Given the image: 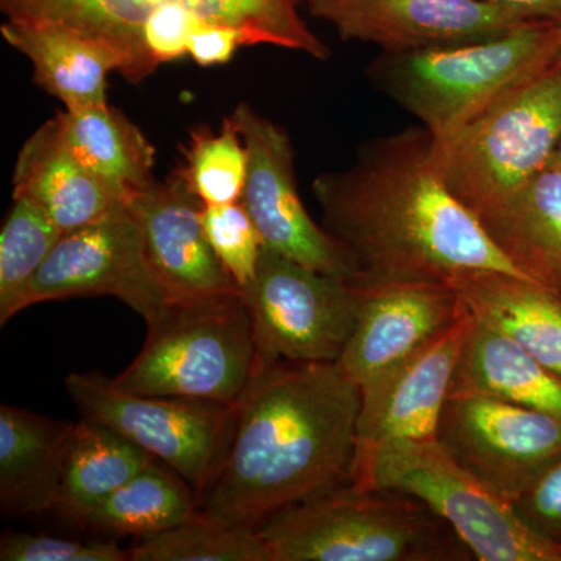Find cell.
Listing matches in <instances>:
<instances>
[{"label": "cell", "instance_id": "cell-27", "mask_svg": "<svg viewBox=\"0 0 561 561\" xmlns=\"http://www.w3.org/2000/svg\"><path fill=\"white\" fill-rule=\"evenodd\" d=\"M62 234L43 206L25 195H13V205L0 231L2 327L24 311L28 287Z\"/></svg>", "mask_w": 561, "mask_h": 561}, {"label": "cell", "instance_id": "cell-19", "mask_svg": "<svg viewBox=\"0 0 561 561\" xmlns=\"http://www.w3.org/2000/svg\"><path fill=\"white\" fill-rule=\"evenodd\" d=\"M13 184V195H25L43 206L62 232L88 227L127 206L119 192L77 160L55 117L25 140Z\"/></svg>", "mask_w": 561, "mask_h": 561}, {"label": "cell", "instance_id": "cell-10", "mask_svg": "<svg viewBox=\"0 0 561 561\" xmlns=\"http://www.w3.org/2000/svg\"><path fill=\"white\" fill-rule=\"evenodd\" d=\"M66 389L81 416L110 427L179 472L198 501L230 443L236 405L150 397L101 373H72Z\"/></svg>", "mask_w": 561, "mask_h": 561}, {"label": "cell", "instance_id": "cell-7", "mask_svg": "<svg viewBox=\"0 0 561 561\" xmlns=\"http://www.w3.org/2000/svg\"><path fill=\"white\" fill-rule=\"evenodd\" d=\"M560 139L561 66L553 65L460 130L434 138L432 162L481 221L552 160Z\"/></svg>", "mask_w": 561, "mask_h": 561}, {"label": "cell", "instance_id": "cell-32", "mask_svg": "<svg viewBox=\"0 0 561 561\" xmlns=\"http://www.w3.org/2000/svg\"><path fill=\"white\" fill-rule=\"evenodd\" d=\"M512 505L538 537L561 546V459L542 472Z\"/></svg>", "mask_w": 561, "mask_h": 561}, {"label": "cell", "instance_id": "cell-1", "mask_svg": "<svg viewBox=\"0 0 561 561\" xmlns=\"http://www.w3.org/2000/svg\"><path fill=\"white\" fill-rule=\"evenodd\" d=\"M432 144L421 125L405 128L362 146L343 171L313 180L323 228L353 265V283L453 286L489 271L526 278L443 183Z\"/></svg>", "mask_w": 561, "mask_h": 561}, {"label": "cell", "instance_id": "cell-17", "mask_svg": "<svg viewBox=\"0 0 561 561\" xmlns=\"http://www.w3.org/2000/svg\"><path fill=\"white\" fill-rule=\"evenodd\" d=\"M147 256L169 301L213 300L241 294L203 228V202L180 172L127 198Z\"/></svg>", "mask_w": 561, "mask_h": 561}, {"label": "cell", "instance_id": "cell-14", "mask_svg": "<svg viewBox=\"0 0 561 561\" xmlns=\"http://www.w3.org/2000/svg\"><path fill=\"white\" fill-rule=\"evenodd\" d=\"M342 39L409 51L491 38L527 21L489 0H308Z\"/></svg>", "mask_w": 561, "mask_h": 561}, {"label": "cell", "instance_id": "cell-31", "mask_svg": "<svg viewBox=\"0 0 561 561\" xmlns=\"http://www.w3.org/2000/svg\"><path fill=\"white\" fill-rule=\"evenodd\" d=\"M2 561H130V553L113 540L80 541L49 535L5 531L0 540Z\"/></svg>", "mask_w": 561, "mask_h": 561}, {"label": "cell", "instance_id": "cell-22", "mask_svg": "<svg viewBox=\"0 0 561 561\" xmlns=\"http://www.w3.org/2000/svg\"><path fill=\"white\" fill-rule=\"evenodd\" d=\"M476 319L511 337L561 378V297L504 272H476L453 284Z\"/></svg>", "mask_w": 561, "mask_h": 561}, {"label": "cell", "instance_id": "cell-13", "mask_svg": "<svg viewBox=\"0 0 561 561\" xmlns=\"http://www.w3.org/2000/svg\"><path fill=\"white\" fill-rule=\"evenodd\" d=\"M101 295L125 302L146 323L157 319L169 302L127 206L61 236L28 287L25 309L39 302Z\"/></svg>", "mask_w": 561, "mask_h": 561}, {"label": "cell", "instance_id": "cell-36", "mask_svg": "<svg viewBox=\"0 0 561 561\" xmlns=\"http://www.w3.org/2000/svg\"><path fill=\"white\" fill-rule=\"evenodd\" d=\"M556 158H557V162H559V165L561 169V139H560L559 147H557Z\"/></svg>", "mask_w": 561, "mask_h": 561}, {"label": "cell", "instance_id": "cell-26", "mask_svg": "<svg viewBox=\"0 0 561 561\" xmlns=\"http://www.w3.org/2000/svg\"><path fill=\"white\" fill-rule=\"evenodd\" d=\"M198 513L194 489L171 467L154 460L101 502L83 526L110 537H151Z\"/></svg>", "mask_w": 561, "mask_h": 561}, {"label": "cell", "instance_id": "cell-6", "mask_svg": "<svg viewBox=\"0 0 561 561\" xmlns=\"http://www.w3.org/2000/svg\"><path fill=\"white\" fill-rule=\"evenodd\" d=\"M147 328L138 357L113 378L122 390L234 405L260 368L243 291L169 301Z\"/></svg>", "mask_w": 561, "mask_h": 561}, {"label": "cell", "instance_id": "cell-35", "mask_svg": "<svg viewBox=\"0 0 561 561\" xmlns=\"http://www.w3.org/2000/svg\"><path fill=\"white\" fill-rule=\"evenodd\" d=\"M559 25H560V43H559V50H557L556 65L561 66V20H559Z\"/></svg>", "mask_w": 561, "mask_h": 561}, {"label": "cell", "instance_id": "cell-3", "mask_svg": "<svg viewBox=\"0 0 561 561\" xmlns=\"http://www.w3.org/2000/svg\"><path fill=\"white\" fill-rule=\"evenodd\" d=\"M301 0H0L7 20L49 22L110 47L121 76L139 83L190 55L213 25L236 28L249 46H273L328 60L331 50L308 27Z\"/></svg>", "mask_w": 561, "mask_h": 561}, {"label": "cell", "instance_id": "cell-9", "mask_svg": "<svg viewBox=\"0 0 561 561\" xmlns=\"http://www.w3.org/2000/svg\"><path fill=\"white\" fill-rule=\"evenodd\" d=\"M242 291L260 365L341 359L359 316L356 284L264 247L254 278Z\"/></svg>", "mask_w": 561, "mask_h": 561}, {"label": "cell", "instance_id": "cell-29", "mask_svg": "<svg viewBox=\"0 0 561 561\" xmlns=\"http://www.w3.org/2000/svg\"><path fill=\"white\" fill-rule=\"evenodd\" d=\"M184 168L179 172L203 205L241 202L249 157L230 116L219 133L209 127L192 130L184 147Z\"/></svg>", "mask_w": 561, "mask_h": 561}, {"label": "cell", "instance_id": "cell-15", "mask_svg": "<svg viewBox=\"0 0 561 561\" xmlns=\"http://www.w3.org/2000/svg\"><path fill=\"white\" fill-rule=\"evenodd\" d=\"M472 320L468 311L408 359L360 387L354 459L387 443L437 440L443 409L451 394Z\"/></svg>", "mask_w": 561, "mask_h": 561}, {"label": "cell", "instance_id": "cell-30", "mask_svg": "<svg viewBox=\"0 0 561 561\" xmlns=\"http://www.w3.org/2000/svg\"><path fill=\"white\" fill-rule=\"evenodd\" d=\"M203 228L224 267L241 289L254 278L264 243L241 202L203 205Z\"/></svg>", "mask_w": 561, "mask_h": 561}, {"label": "cell", "instance_id": "cell-8", "mask_svg": "<svg viewBox=\"0 0 561 561\" xmlns=\"http://www.w3.org/2000/svg\"><path fill=\"white\" fill-rule=\"evenodd\" d=\"M419 497L481 561H561V546L538 537L512 502L461 468L437 440L378 446L354 459L351 481Z\"/></svg>", "mask_w": 561, "mask_h": 561}, {"label": "cell", "instance_id": "cell-34", "mask_svg": "<svg viewBox=\"0 0 561 561\" xmlns=\"http://www.w3.org/2000/svg\"><path fill=\"white\" fill-rule=\"evenodd\" d=\"M507 7L526 20H561V0H489Z\"/></svg>", "mask_w": 561, "mask_h": 561}, {"label": "cell", "instance_id": "cell-24", "mask_svg": "<svg viewBox=\"0 0 561 561\" xmlns=\"http://www.w3.org/2000/svg\"><path fill=\"white\" fill-rule=\"evenodd\" d=\"M55 121L77 160L125 201L157 181L153 146L108 102L58 111Z\"/></svg>", "mask_w": 561, "mask_h": 561}, {"label": "cell", "instance_id": "cell-28", "mask_svg": "<svg viewBox=\"0 0 561 561\" xmlns=\"http://www.w3.org/2000/svg\"><path fill=\"white\" fill-rule=\"evenodd\" d=\"M128 553L130 561H272L260 530L201 511L173 529L138 538Z\"/></svg>", "mask_w": 561, "mask_h": 561}, {"label": "cell", "instance_id": "cell-33", "mask_svg": "<svg viewBox=\"0 0 561 561\" xmlns=\"http://www.w3.org/2000/svg\"><path fill=\"white\" fill-rule=\"evenodd\" d=\"M241 46H249L245 35L236 28L213 25L191 41L190 57L203 68L227 65Z\"/></svg>", "mask_w": 561, "mask_h": 561}, {"label": "cell", "instance_id": "cell-5", "mask_svg": "<svg viewBox=\"0 0 561 561\" xmlns=\"http://www.w3.org/2000/svg\"><path fill=\"white\" fill-rule=\"evenodd\" d=\"M272 561H468L471 549L419 497L342 483L257 527Z\"/></svg>", "mask_w": 561, "mask_h": 561}, {"label": "cell", "instance_id": "cell-4", "mask_svg": "<svg viewBox=\"0 0 561 561\" xmlns=\"http://www.w3.org/2000/svg\"><path fill=\"white\" fill-rule=\"evenodd\" d=\"M559 43V21L527 20L471 43L381 51L368 62L367 79L443 139L556 65Z\"/></svg>", "mask_w": 561, "mask_h": 561}, {"label": "cell", "instance_id": "cell-12", "mask_svg": "<svg viewBox=\"0 0 561 561\" xmlns=\"http://www.w3.org/2000/svg\"><path fill=\"white\" fill-rule=\"evenodd\" d=\"M230 117L249 157L241 203L265 249L353 283L356 272L348 257L302 205L295 176V150L287 131L249 103L236 106Z\"/></svg>", "mask_w": 561, "mask_h": 561}, {"label": "cell", "instance_id": "cell-18", "mask_svg": "<svg viewBox=\"0 0 561 561\" xmlns=\"http://www.w3.org/2000/svg\"><path fill=\"white\" fill-rule=\"evenodd\" d=\"M77 424L2 404L0 511L9 519L55 511Z\"/></svg>", "mask_w": 561, "mask_h": 561}, {"label": "cell", "instance_id": "cell-25", "mask_svg": "<svg viewBox=\"0 0 561 561\" xmlns=\"http://www.w3.org/2000/svg\"><path fill=\"white\" fill-rule=\"evenodd\" d=\"M154 460L158 459L146 449L110 427L81 419L55 511L68 522L83 526L101 502Z\"/></svg>", "mask_w": 561, "mask_h": 561}, {"label": "cell", "instance_id": "cell-23", "mask_svg": "<svg viewBox=\"0 0 561 561\" xmlns=\"http://www.w3.org/2000/svg\"><path fill=\"white\" fill-rule=\"evenodd\" d=\"M472 319L451 394H479L561 419L560 376L507 335Z\"/></svg>", "mask_w": 561, "mask_h": 561}, {"label": "cell", "instance_id": "cell-2", "mask_svg": "<svg viewBox=\"0 0 561 561\" xmlns=\"http://www.w3.org/2000/svg\"><path fill=\"white\" fill-rule=\"evenodd\" d=\"M362 393L337 362L260 365L198 511L257 527L351 481Z\"/></svg>", "mask_w": 561, "mask_h": 561}, {"label": "cell", "instance_id": "cell-11", "mask_svg": "<svg viewBox=\"0 0 561 561\" xmlns=\"http://www.w3.org/2000/svg\"><path fill=\"white\" fill-rule=\"evenodd\" d=\"M437 442L461 468L513 502L561 459V419L479 394H449Z\"/></svg>", "mask_w": 561, "mask_h": 561}, {"label": "cell", "instance_id": "cell-21", "mask_svg": "<svg viewBox=\"0 0 561 561\" xmlns=\"http://www.w3.org/2000/svg\"><path fill=\"white\" fill-rule=\"evenodd\" d=\"M0 32L31 61L33 81L65 108L108 102L110 72L119 70V58L110 47L49 22L7 20Z\"/></svg>", "mask_w": 561, "mask_h": 561}, {"label": "cell", "instance_id": "cell-20", "mask_svg": "<svg viewBox=\"0 0 561 561\" xmlns=\"http://www.w3.org/2000/svg\"><path fill=\"white\" fill-rule=\"evenodd\" d=\"M481 224L516 271L561 297V169L556 154Z\"/></svg>", "mask_w": 561, "mask_h": 561}, {"label": "cell", "instance_id": "cell-16", "mask_svg": "<svg viewBox=\"0 0 561 561\" xmlns=\"http://www.w3.org/2000/svg\"><path fill=\"white\" fill-rule=\"evenodd\" d=\"M354 284L360 290L359 316L337 364L359 387L408 359L468 313L449 284Z\"/></svg>", "mask_w": 561, "mask_h": 561}]
</instances>
